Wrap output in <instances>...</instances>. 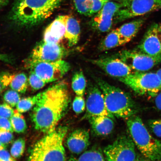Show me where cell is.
I'll return each mask as SVG.
<instances>
[{
  "label": "cell",
  "mask_w": 161,
  "mask_h": 161,
  "mask_svg": "<svg viewBox=\"0 0 161 161\" xmlns=\"http://www.w3.org/2000/svg\"><path fill=\"white\" fill-rule=\"evenodd\" d=\"M67 84L60 81L39 93L31 115L36 130L47 134L56 128L70 102Z\"/></svg>",
  "instance_id": "obj_1"
},
{
  "label": "cell",
  "mask_w": 161,
  "mask_h": 161,
  "mask_svg": "<svg viewBox=\"0 0 161 161\" xmlns=\"http://www.w3.org/2000/svg\"><path fill=\"white\" fill-rule=\"evenodd\" d=\"M63 0H17L10 15L16 25L31 27L50 17Z\"/></svg>",
  "instance_id": "obj_2"
},
{
  "label": "cell",
  "mask_w": 161,
  "mask_h": 161,
  "mask_svg": "<svg viewBox=\"0 0 161 161\" xmlns=\"http://www.w3.org/2000/svg\"><path fill=\"white\" fill-rule=\"evenodd\" d=\"M103 94L107 109L114 116L128 120L136 115L138 108L130 96L101 78L94 77Z\"/></svg>",
  "instance_id": "obj_3"
},
{
  "label": "cell",
  "mask_w": 161,
  "mask_h": 161,
  "mask_svg": "<svg viewBox=\"0 0 161 161\" xmlns=\"http://www.w3.org/2000/svg\"><path fill=\"white\" fill-rule=\"evenodd\" d=\"M66 126H60L47 133L36 143L28 161H66L63 141L68 132Z\"/></svg>",
  "instance_id": "obj_4"
},
{
  "label": "cell",
  "mask_w": 161,
  "mask_h": 161,
  "mask_svg": "<svg viewBox=\"0 0 161 161\" xmlns=\"http://www.w3.org/2000/svg\"><path fill=\"white\" fill-rule=\"evenodd\" d=\"M130 136L142 155L152 161H161V141L153 137L140 117L127 120Z\"/></svg>",
  "instance_id": "obj_5"
},
{
  "label": "cell",
  "mask_w": 161,
  "mask_h": 161,
  "mask_svg": "<svg viewBox=\"0 0 161 161\" xmlns=\"http://www.w3.org/2000/svg\"><path fill=\"white\" fill-rule=\"evenodd\" d=\"M119 81L140 95L155 97L161 91V80L156 73L133 72Z\"/></svg>",
  "instance_id": "obj_6"
},
{
  "label": "cell",
  "mask_w": 161,
  "mask_h": 161,
  "mask_svg": "<svg viewBox=\"0 0 161 161\" xmlns=\"http://www.w3.org/2000/svg\"><path fill=\"white\" fill-rule=\"evenodd\" d=\"M112 56L124 62L134 72H146L161 63V55L151 56L136 50H123Z\"/></svg>",
  "instance_id": "obj_7"
},
{
  "label": "cell",
  "mask_w": 161,
  "mask_h": 161,
  "mask_svg": "<svg viewBox=\"0 0 161 161\" xmlns=\"http://www.w3.org/2000/svg\"><path fill=\"white\" fill-rule=\"evenodd\" d=\"M26 65L31 71L47 84L60 79L71 68L69 63L62 60L55 62H37Z\"/></svg>",
  "instance_id": "obj_8"
},
{
  "label": "cell",
  "mask_w": 161,
  "mask_h": 161,
  "mask_svg": "<svg viewBox=\"0 0 161 161\" xmlns=\"http://www.w3.org/2000/svg\"><path fill=\"white\" fill-rule=\"evenodd\" d=\"M135 145L130 136L122 135L106 147L104 153L107 161H135Z\"/></svg>",
  "instance_id": "obj_9"
},
{
  "label": "cell",
  "mask_w": 161,
  "mask_h": 161,
  "mask_svg": "<svg viewBox=\"0 0 161 161\" xmlns=\"http://www.w3.org/2000/svg\"><path fill=\"white\" fill-rule=\"evenodd\" d=\"M69 53V50L60 43H49L43 40L34 48L26 65L37 62L58 61L62 60Z\"/></svg>",
  "instance_id": "obj_10"
},
{
  "label": "cell",
  "mask_w": 161,
  "mask_h": 161,
  "mask_svg": "<svg viewBox=\"0 0 161 161\" xmlns=\"http://www.w3.org/2000/svg\"><path fill=\"white\" fill-rule=\"evenodd\" d=\"M161 9V0H130L121 8L114 18V23L138 17Z\"/></svg>",
  "instance_id": "obj_11"
},
{
  "label": "cell",
  "mask_w": 161,
  "mask_h": 161,
  "mask_svg": "<svg viewBox=\"0 0 161 161\" xmlns=\"http://www.w3.org/2000/svg\"><path fill=\"white\" fill-rule=\"evenodd\" d=\"M86 108V116L88 118L106 116L114 118V116L107 109L103 94L96 83L90 82L88 84Z\"/></svg>",
  "instance_id": "obj_12"
},
{
  "label": "cell",
  "mask_w": 161,
  "mask_h": 161,
  "mask_svg": "<svg viewBox=\"0 0 161 161\" xmlns=\"http://www.w3.org/2000/svg\"><path fill=\"white\" fill-rule=\"evenodd\" d=\"M123 7L121 4L108 1L92 18L90 22L91 26L94 30L100 33L109 31L116 13Z\"/></svg>",
  "instance_id": "obj_13"
},
{
  "label": "cell",
  "mask_w": 161,
  "mask_h": 161,
  "mask_svg": "<svg viewBox=\"0 0 161 161\" xmlns=\"http://www.w3.org/2000/svg\"><path fill=\"white\" fill-rule=\"evenodd\" d=\"M88 61L97 66L108 75L119 80L126 77L133 72L124 62L112 56L98 59H89Z\"/></svg>",
  "instance_id": "obj_14"
},
{
  "label": "cell",
  "mask_w": 161,
  "mask_h": 161,
  "mask_svg": "<svg viewBox=\"0 0 161 161\" xmlns=\"http://www.w3.org/2000/svg\"><path fill=\"white\" fill-rule=\"evenodd\" d=\"M158 28V24H153L150 25L136 50L151 56L161 55V42Z\"/></svg>",
  "instance_id": "obj_15"
},
{
  "label": "cell",
  "mask_w": 161,
  "mask_h": 161,
  "mask_svg": "<svg viewBox=\"0 0 161 161\" xmlns=\"http://www.w3.org/2000/svg\"><path fill=\"white\" fill-rule=\"evenodd\" d=\"M69 15H59L46 28L43 41L47 43H60L64 38Z\"/></svg>",
  "instance_id": "obj_16"
},
{
  "label": "cell",
  "mask_w": 161,
  "mask_h": 161,
  "mask_svg": "<svg viewBox=\"0 0 161 161\" xmlns=\"http://www.w3.org/2000/svg\"><path fill=\"white\" fill-rule=\"evenodd\" d=\"M66 146L74 154H79L84 152L90 144L89 132L83 129H78L70 133L66 140Z\"/></svg>",
  "instance_id": "obj_17"
},
{
  "label": "cell",
  "mask_w": 161,
  "mask_h": 161,
  "mask_svg": "<svg viewBox=\"0 0 161 161\" xmlns=\"http://www.w3.org/2000/svg\"><path fill=\"white\" fill-rule=\"evenodd\" d=\"M89 122L94 133L98 136H106L111 133L114 128V119L106 116L90 117Z\"/></svg>",
  "instance_id": "obj_18"
},
{
  "label": "cell",
  "mask_w": 161,
  "mask_h": 161,
  "mask_svg": "<svg viewBox=\"0 0 161 161\" xmlns=\"http://www.w3.org/2000/svg\"><path fill=\"white\" fill-rule=\"evenodd\" d=\"M145 22V19H138L125 24L117 29L122 46L134 39Z\"/></svg>",
  "instance_id": "obj_19"
},
{
  "label": "cell",
  "mask_w": 161,
  "mask_h": 161,
  "mask_svg": "<svg viewBox=\"0 0 161 161\" xmlns=\"http://www.w3.org/2000/svg\"><path fill=\"white\" fill-rule=\"evenodd\" d=\"M80 29L79 22L75 18L69 16L66 24L64 38L70 47L75 46L80 39Z\"/></svg>",
  "instance_id": "obj_20"
},
{
  "label": "cell",
  "mask_w": 161,
  "mask_h": 161,
  "mask_svg": "<svg viewBox=\"0 0 161 161\" xmlns=\"http://www.w3.org/2000/svg\"><path fill=\"white\" fill-rule=\"evenodd\" d=\"M122 46L120 38L117 29L112 30L100 42L98 49L101 51H105Z\"/></svg>",
  "instance_id": "obj_21"
},
{
  "label": "cell",
  "mask_w": 161,
  "mask_h": 161,
  "mask_svg": "<svg viewBox=\"0 0 161 161\" xmlns=\"http://www.w3.org/2000/svg\"><path fill=\"white\" fill-rule=\"evenodd\" d=\"M86 78L81 70L76 71L72 79V87L76 96L83 97L86 92Z\"/></svg>",
  "instance_id": "obj_22"
},
{
  "label": "cell",
  "mask_w": 161,
  "mask_h": 161,
  "mask_svg": "<svg viewBox=\"0 0 161 161\" xmlns=\"http://www.w3.org/2000/svg\"><path fill=\"white\" fill-rule=\"evenodd\" d=\"M29 83L28 78L25 73H20L14 75L9 86L12 90L21 93H25Z\"/></svg>",
  "instance_id": "obj_23"
},
{
  "label": "cell",
  "mask_w": 161,
  "mask_h": 161,
  "mask_svg": "<svg viewBox=\"0 0 161 161\" xmlns=\"http://www.w3.org/2000/svg\"><path fill=\"white\" fill-rule=\"evenodd\" d=\"M10 120L14 131L17 133H22L27 130V125L25 118L17 110L14 111V114Z\"/></svg>",
  "instance_id": "obj_24"
},
{
  "label": "cell",
  "mask_w": 161,
  "mask_h": 161,
  "mask_svg": "<svg viewBox=\"0 0 161 161\" xmlns=\"http://www.w3.org/2000/svg\"><path fill=\"white\" fill-rule=\"evenodd\" d=\"M39 97V93L35 96L21 99L16 106L17 110L21 113L28 112L36 105Z\"/></svg>",
  "instance_id": "obj_25"
},
{
  "label": "cell",
  "mask_w": 161,
  "mask_h": 161,
  "mask_svg": "<svg viewBox=\"0 0 161 161\" xmlns=\"http://www.w3.org/2000/svg\"><path fill=\"white\" fill-rule=\"evenodd\" d=\"M78 161H106L103 154L98 150L92 149L86 151L79 158Z\"/></svg>",
  "instance_id": "obj_26"
},
{
  "label": "cell",
  "mask_w": 161,
  "mask_h": 161,
  "mask_svg": "<svg viewBox=\"0 0 161 161\" xmlns=\"http://www.w3.org/2000/svg\"><path fill=\"white\" fill-rule=\"evenodd\" d=\"M25 142L23 138H19L13 143L11 149V156L15 158H20L25 152Z\"/></svg>",
  "instance_id": "obj_27"
},
{
  "label": "cell",
  "mask_w": 161,
  "mask_h": 161,
  "mask_svg": "<svg viewBox=\"0 0 161 161\" xmlns=\"http://www.w3.org/2000/svg\"><path fill=\"white\" fill-rule=\"evenodd\" d=\"M30 73L28 78L29 84L32 90L37 91L42 89L47 83L39 77L33 71H30Z\"/></svg>",
  "instance_id": "obj_28"
},
{
  "label": "cell",
  "mask_w": 161,
  "mask_h": 161,
  "mask_svg": "<svg viewBox=\"0 0 161 161\" xmlns=\"http://www.w3.org/2000/svg\"><path fill=\"white\" fill-rule=\"evenodd\" d=\"M3 99L6 103L14 107L19 103L21 98L18 92L12 89L8 90L5 92L3 95Z\"/></svg>",
  "instance_id": "obj_29"
},
{
  "label": "cell",
  "mask_w": 161,
  "mask_h": 161,
  "mask_svg": "<svg viewBox=\"0 0 161 161\" xmlns=\"http://www.w3.org/2000/svg\"><path fill=\"white\" fill-rule=\"evenodd\" d=\"M87 0H74L75 8L80 14L90 17L92 14L87 5Z\"/></svg>",
  "instance_id": "obj_30"
},
{
  "label": "cell",
  "mask_w": 161,
  "mask_h": 161,
  "mask_svg": "<svg viewBox=\"0 0 161 161\" xmlns=\"http://www.w3.org/2000/svg\"><path fill=\"white\" fill-rule=\"evenodd\" d=\"M86 103L83 97L76 96L72 103V108L76 114L82 113L85 109Z\"/></svg>",
  "instance_id": "obj_31"
},
{
  "label": "cell",
  "mask_w": 161,
  "mask_h": 161,
  "mask_svg": "<svg viewBox=\"0 0 161 161\" xmlns=\"http://www.w3.org/2000/svg\"><path fill=\"white\" fill-rule=\"evenodd\" d=\"M14 75L7 72L0 73V94L9 86Z\"/></svg>",
  "instance_id": "obj_32"
},
{
  "label": "cell",
  "mask_w": 161,
  "mask_h": 161,
  "mask_svg": "<svg viewBox=\"0 0 161 161\" xmlns=\"http://www.w3.org/2000/svg\"><path fill=\"white\" fill-rule=\"evenodd\" d=\"M148 125L157 136L161 138V118L149 120Z\"/></svg>",
  "instance_id": "obj_33"
},
{
  "label": "cell",
  "mask_w": 161,
  "mask_h": 161,
  "mask_svg": "<svg viewBox=\"0 0 161 161\" xmlns=\"http://www.w3.org/2000/svg\"><path fill=\"white\" fill-rule=\"evenodd\" d=\"M92 15L97 14L109 0H90Z\"/></svg>",
  "instance_id": "obj_34"
},
{
  "label": "cell",
  "mask_w": 161,
  "mask_h": 161,
  "mask_svg": "<svg viewBox=\"0 0 161 161\" xmlns=\"http://www.w3.org/2000/svg\"><path fill=\"white\" fill-rule=\"evenodd\" d=\"M11 106L7 103L0 104V117L10 118L14 113Z\"/></svg>",
  "instance_id": "obj_35"
},
{
  "label": "cell",
  "mask_w": 161,
  "mask_h": 161,
  "mask_svg": "<svg viewBox=\"0 0 161 161\" xmlns=\"http://www.w3.org/2000/svg\"><path fill=\"white\" fill-rule=\"evenodd\" d=\"M12 133L9 130L0 129V142L5 146L11 142L14 138Z\"/></svg>",
  "instance_id": "obj_36"
},
{
  "label": "cell",
  "mask_w": 161,
  "mask_h": 161,
  "mask_svg": "<svg viewBox=\"0 0 161 161\" xmlns=\"http://www.w3.org/2000/svg\"><path fill=\"white\" fill-rule=\"evenodd\" d=\"M0 129L9 130L12 132L14 131L11 121L5 118L0 117Z\"/></svg>",
  "instance_id": "obj_37"
},
{
  "label": "cell",
  "mask_w": 161,
  "mask_h": 161,
  "mask_svg": "<svg viewBox=\"0 0 161 161\" xmlns=\"http://www.w3.org/2000/svg\"><path fill=\"white\" fill-rule=\"evenodd\" d=\"M11 158L8 152L5 149L0 150V161L8 160Z\"/></svg>",
  "instance_id": "obj_38"
},
{
  "label": "cell",
  "mask_w": 161,
  "mask_h": 161,
  "mask_svg": "<svg viewBox=\"0 0 161 161\" xmlns=\"http://www.w3.org/2000/svg\"><path fill=\"white\" fill-rule=\"evenodd\" d=\"M156 107L161 113V92H160L155 96L154 100Z\"/></svg>",
  "instance_id": "obj_39"
},
{
  "label": "cell",
  "mask_w": 161,
  "mask_h": 161,
  "mask_svg": "<svg viewBox=\"0 0 161 161\" xmlns=\"http://www.w3.org/2000/svg\"><path fill=\"white\" fill-rule=\"evenodd\" d=\"M135 161H151L148 159L145 158L143 156L139 155H138L136 157V158L135 160Z\"/></svg>",
  "instance_id": "obj_40"
},
{
  "label": "cell",
  "mask_w": 161,
  "mask_h": 161,
  "mask_svg": "<svg viewBox=\"0 0 161 161\" xmlns=\"http://www.w3.org/2000/svg\"><path fill=\"white\" fill-rule=\"evenodd\" d=\"M113 1H115L116 3L121 4L123 6V7H124L127 5L130 0H113Z\"/></svg>",
  "instance_id": "obj_41"
},
{
  "label": "cell",
  "mask_w": 161,
  "mask_h": 161,
  "mask_svg": "<svg viewBox=\"0 0 161 161\" xmlns=\"http://www.w3.org/2000/svg\"><path fill=\"white\" fill-rule=\"evenodd\" d=\"M0 60L7 62H9L10 61V60L8 56L6 55L1 54H0Z\"/></svg>",
  "instance_id": "obj_42"
},
{
  "label": "cell",
  "mask_w": 161,
  "mask_h": 161,
  "mask_svg": "<svg viewBox=\"0 0 161 161\" xmlns=\"http://www.w3.org/2000/svg\"><path fill=\"white\" fill-rule=\"evenodd\" d=\"M158 31L159 36L161 42V23L160 25H158Z\"/></svg>",
  "instance_id": "obj_43"
},
{
  "label": "cell",
  "mask_w": 161,
  "mask_h": 161,
  "mask_svg": "<svg viewBox=\"0 0 161 161\" xmlns=\"http://www.w3.org/2000/svg\"><path fill=\"white\" fill-rule=\"evenodd\" d=\"M156 73L157 74H158L159 77L161 80V68H160V69H159L158 70H157Z\"/></svg>",
  "instance_id": "obj_44"
},
{
  "label": "cell",
  "mask_w": 161,
  "mask_h": 161,
  "mask_svg": "<svg viewBox=\"0 0 161 161\" xmlns=\"http://www.w3.org/2000/svg\"><path fill=\"white\" fill-rule=\"evenodd\" d=\"M67 161H78V159H76L75 157L72 156Z\"/></svg>",
  "instance_id": "obj_45"
},
{
  "label": "cell",
  "mask_w": 161,
  "mask_h": 161,
  "mask_svg": "<svg viewBox=\"0 0 161 161\" xmlns=\"http://www.w3.org/2000/svg\"><path fill=\"white\" fill-rule=\"evenodd\" d=\"M6 146L0 142V150H3V149H5Z\"/></svg>",
  "instance_id": "obj_46"
},
{
  "label": "cell",
  "mask_w": 161,
  "mask_h": 161,
  "mask_svg": "<svg viewBox=\"0 0 161 161\" xmlns=\"http://www.w3.org/2000/svg\"><path fill=\"white\" fill-rule=\"evenodd\" d=\"M3 161H15V160L14 159L11 158L8 159L3 160Z\"/></svg>",
  "instance_id": "obj_47"
},
{
  "label": "cell",
  "mask_w": 161,
  "mask_h": 161,
  "mask_svg": "<svg viewBox=\"0 0 161 161\" xmlns=\"http://www.w3.org/2000/svg\"><path fill=\"white\" fill-rule=\"evenodd\" d=\"M1 1L3 3L4 5L6 3H7V2L8 0H1Z\"/></svg>",
  "instance_id": "obj_48"
},
{
  "label": "cell",
  "mask_w": 161,
  "mask_h": 161,
  "mask_svg": "<svg viewBox=\"0 0 161 161\" xmlns=\"http://www.w3.org/2000/svg\"><path fill=\"white\" fill-rule=\"evenodd\" d=\"M4 5V4L2 3V2L1 1V0H0V8H1L2 6H3Z\"/></svg>",
  "instance_id": "obj_49"
}]
</instances>
